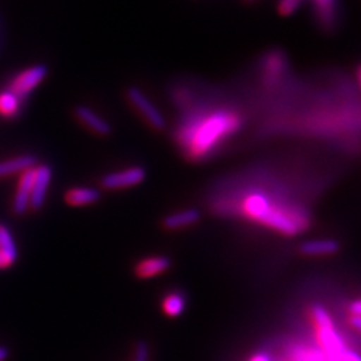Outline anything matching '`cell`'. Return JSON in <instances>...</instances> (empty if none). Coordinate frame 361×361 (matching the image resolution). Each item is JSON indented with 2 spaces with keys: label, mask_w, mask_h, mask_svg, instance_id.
<instances>
[{
  "label": "cell",
  "mask_w": 361,
  "mask_h": 361,
  "mask_svg": "<svg viewBox=\"0 0 361 361\" xmlns=\"http://www.w3.org/2000/svg\"><path fill=\"white\" fill-rule=\"evenodd\" d=\"M238 126L237 118L229 113H216L198 122L183 135L185 142L194 154L207 153L225 135L231 134Z\"/></svg>",
  "instance_id": "cell-1"
},
{
  "label": "cell",
  "mask_w": 361,
  "mask_h": 361,
  "mask_svg": "<svg viewBox=\"0 0 361 361\" xmlns=\"http://www.w3.org/2000/svg\"><path fill=\"white\" fill-rule=\"evenodd\" d=\"M244 207L247 216L257 219L279 232L293 235L300 231V226L295 219L285 214L281 209L274 207L264 195L255 194L247 197Z\"/></svg>",
  "instance_id": "cell-2"
},
{
  "label": "cell",
  "mask_w": 361,
  "mask_h": 361,
  "mask_svg": "<svg viewBox=\"0 0 361 361\" xmlns=\"http://www.w3.org/2000/svg\"><path fill=\"white\" fill-rule=\"evenodd\" d=\"M312 316L317 326V336L323 347L325 360L341 361L347 348L338 334L336 332L335 325L328 312L323 305L316 304L312 308Z\"/></svg>",
  "instance_id": "cell-3"
},
{
  "label": "cell",
  "mask_w": 361,
  "mask_h": 361,
  "mask_svg": "<svg viewBox=\"0 0 361 361\" xmlns=\"http://www.w3.org/2000/svg\"><path fill=\"white\" fill-rule=\"evenodd\" d=\"M130 102L134 104L155 129L162 130L166 128V119L162 113L155 107L154 104L143 94L138 87H130L128 90Z\"/></svg>",
  "instance_id": "cell-4"
},
{
  "label": "cell",
  "mask_w": 361,
  "mask_h": 361,
  "mask_svg": "<svg viewBox=\"0 0 361 361\" xmlns=\"http://www.w3.org/2000/svg\"><path fill=\"white\" fill-rule=\"evenodd\" d=\"M146 178V170L141 166L126 169L106 174L102 178V186L106 189H125L140 185Z\"/></svg>",
  "instance_id": "cell-5"
},
{
  "label": "cell",
  "mask_w": 361,
  "mask_h": 361,
  "mask_svg": "<svg viewBox=\"0 0 361 361\" xmlns=\"http://www.w3.org/2000/svg\"><path fill=\"white\" fill-rule=\"evenodd\" d=\"M47 75V67L43 65L34 66L27 68L15 78L10 86V91L16 97H26L30 91L34 90L39 83Z\"/></svg>",
  "instance_id": "cell-6"
},
{
  "label": "cell",
  "mask_w": 361,
  "mask_h": 361,
  "mask_svg": "<svg viewBox=\"0 0 361 361\" xmlns=\"http://www.w3.org/2000/svg\"><path fill=\"white\" fill-rule=\"evenodd\" d=\"M51 169L47 165H40L38 168L34 169V182L30 197V207L32 210H39L43 207L49 185L51 182Z\"/></svg>",
  "instance_id": "cell-7"
},
{
  "label": "cell",
  "mask_w": 361,
  "mask_h": 361,
  "mask_svg": "<svg viewBox=\"0 0 361 361\" xmlns=\"http://www.w3.org/2000/svg\"><path fill=\"white\" fill-rule=\"evenodd\" d=\"M32 182H34V169H28L26 171H23V174L19 180L15 198H13V213L18 216L25 214L30 209V197H31Z\"/></svg>",
  "instance_id": "cell-8"
},
{
  "label": "cell",
  "mask_w": 361,
  "mask_h": 361,
  "mask_svg": "<svg viewBox=\"0 0 361 361\" xmlns=\"http://www.w3.org/2000/svg\"><path fill=\"white\" fill-rule=\"evenodd\" d=\"M75 116L78 119L92 130L94 133L99 135H109L111 134V125L101 116H98L94 110H91L87 106H77L75 107Z\"/></svg>",
  "instance_id": "cell-9"
},
{
  "label": "cell",
  "mask_w": 361,
  "mask_h": 361,
  "mask_svg": "<svg viewBox=\"0 0 361 361\" xmlns=\"http://www.w3.org/2000/svg\"><path fill=\"white\" fill-rule=\"evenodd\" d=\"M340 249V245L336 240L331 238H323V240H310L304 243L300 246V252L305 256H312V257H317V256H329V255H335L337 250Z\"/></svg>",
  "instance_id": "cell-10"
},
{
  "label": "cell",
  "mask_w": 361,
  "mask_h": 361,
  "mask_svg": "<svg viewBox=\"0 0 361 361\" xmlns=\"http://www.w3.org/2000/svg\"><path fill=\"white\" fill-rule=\"evenodd\" d=\"M66 202L71 207H86L101 200V192L94 188H74L65 195Z\"/></svg>",
  "instance_id": "cell-11"
},
{
  "label": "cell",
  "mask_w": 361,
  "mask_h": 361,
  "mask_svg": "<svg viewBox=\"0 0 361 361\" xmlns=\"http://www.w3.org/2000/svg\"><path fill=\"white\" fill-rule=\"evenodd\" d=\"M201 219V213L198 209L190 207L182 212L169 214L164 219V225L166 229H180L197 224Z\"/></svg>",
  "instance_id": "cell-12"
},
{
  "label": "cell",
  "mask_w": 361,
  "mask_h": 361,
  "mask_svg": "<svg viewBox=\"0 0 361 361\" xmlns=\"http://www.w3.org/2000/svg\"><path fill=\"white\" fill-rule=\"evenodd\" d=\"M171 267V259L165 256H158V257L147 258L143 259L142 262L137 267V274L140 277H154L165 271H168Z\"/></svg>",
  "instance_id": "cell-13"
},
{
  "label": "cell",
  "mask_w": 361,
  "mask_h": 361,
  "mask_svg": "<svg viewBox=\"0 0 361 361\" xmlns=\"http://www.w3.org/2000/svg\"><path fill=\"white\" fill-rule=\"evenodd\" d=\"M37 158L34 155H22L4 162H0V178L13 176L19 171H26L28 169L35 166Z\"/></svg>",
  "instance_id": "cell-14"
},
{
  "label": "cell",
  "mask_w": 361,
  "mask_h": 361,
  "mask_svg": "<svg viewBox=\"0 0 361 361\" xmlns=\"http://www.w3.org/2000/svg\"><path fill=\"white\" fill-rule=\"evenodd\" d=\"M19 110V97L11 91H4L0 94V114L4 116H13Z\"/></svg>",
  "instance_id": "cell-15"
},
{
  "label": "cell",
  "mask_w": 361,
  "mask_h": 361,
  "mask_svg": "<svg viewBox=\"0 0 361 361\" xmlns=\"http://www.w3.org/2000/svg\"><path fill=\"white\" fill-rule=\"evenodd\" d=\"M185 307H186L185 297L182 296L180 293H173L166 297L164 301V310L170 317L180 316L185 310Z\"/></svg>",
  "instance_id": "cell-16"
},
{
  "label": "cell",
  "mask_w": 361,
  "mask_h": 361,
  "mask_svg": "<svg viewBox=\"0 0 361 361\" xmlns=\"http://www.w3.org/2000/svg\"><path fill=\"white\" fill-rule=\"evenodd\" d=\"M0 252H3L7 257L16 261L18 258V249L13 243V235L10 231L0 224Z\"/></svg>",
  "instance_id": "cell-17"
},
{
  "label": "cell",
  "mask_w": 361,
  "mask_h": 361,
  "mask_svg": "<svg viewBox=\"0 0 361 361\" xmlns=\"http://www.w3.org/2000/svg\"><path fill=\"white\" fill-rule=\"evenodd\" d=\"M336 0H316L319 13L323 16L326 22L334 19V13H335Z\"/></svg>",
  "instance_id": "cell-18"
},
{
  "label": "cell",
  "mask_w": 361,
  "mask_h": 361,
  "mask_svg": "<svg viewBox=\"0 0 361 361\" xmlns=\"http://www.w3.org/2000/svg\"><path fill=\"white\" fill-rule=\"evenodd\" d=\"M149 356H150L149 344L146 341H140L135 347L134 361H149Z\"/></svg>",
  "instance_id": "cell-19"
},
{
  "label": "cell",
  "mask_w": 361,
  "mask_h": 361,
  "mask_svg": "<svg viewBox=\"0 0 361 361\" xmlns=\"http://www.w3.org/2000/svg\"><path fill=\"white\" fill-rule=\"evenodd\" d=\"M300 3L301 0H280V13L283 15L295 13Z\"/></svg>",
  "instance_id": "cell-20"
},
{
  "label": "cell",
  "mask_w": 361,
  "mask_h": 361,
  "mask_svg": "<svg viewBox=\"0 0 361 361\" xmlns=\"http://www.w3.org/2000/svg\"><path fill=\"white\" fill-rule=\"evenodd\" d=\"M298 360L296 361H323L320 359V356L317 355V353H302V355H300L298 357H297Z\"/></svg>",
  "instance_id": "cell-21"
},
{
  "label": "cell",
  "mask_w": 361,
  "mask_h": 361,
  "mask_svg": "<svg viewBox=\"0 0 361 361\" xmlns=\"http://www.w3.org/2000/svg\"><path fill=\"white\" fill-rule=\"evenodd\" d=\"M341 361H361L360 356L356 353V352H353V350H349L347 349L345 350V353H344V356H343V359Z\"/></svg>",
  "instance_id": "cell-22"
},
{
  "label": "cell",
  "mask_w": 361,
  "mask_h": 361,
  "mask_svg": "<svg viewBox=\"0 0 361 361\" xmlns=\"http://www.w3.org/2000/svg\"><path fill=\"white\" fill-rule=\"evenodd\" d=\"M15 261H13L11 258L7 257L3 252H0V269L1 268H8L11 267Z\"/></svg>",
  "instance_id": "cell-23"
},
{
  "label": "cell",
  "mask_w": 361,
  "mask_h": 361,
  "mask_svg": "<svg viewBox=\"0 0 361 361\" xmlns=\"http://www.w3.org/2000/svg\"><path fill=\"white\" fill-rule=\"evenodd\" d=\"M349 310H350V313L353 314V316H360L361 314V301L360 300H356V301H353L352 304H350V307H349Z\"/></svg>",
  "instance_id": "cell-24"
},
{
  "label": "cell",
  "mask_w": 361,
  "mask_h": 361,
  "mask_svg": "<svg viewBox=\"0 0 361 361\" xmlns=\"http://www.w3.org/2000/svg\"><path fill=\"white\" fill-rule=\"evenodd\" d=\"M350 324L353 325L355 329L359 331L361 328V316H352L350 317Z\"/></svg>",
  "instance_id": "cell-25"
},
{
  "label": "cell",
  "mask_w": 361,
  "mask_h": 361,
  "mask_svg": "<svg viewBox=\"0 0 361 361\" xmlns=\"http://www.w3.org/2000/svg\"><path fill=\"white\" fill-rule=\"evenodd\" d=\"M10 356V352L8 349L4 348V347H0V361L7 360V357Z\"/></svg>",
  "instance_id": "cell-26"
},
{
  "label": "cell",
  "mask_w": 361,
  "mask_h": 361,
  "mask_svg": "<svg viewBox=\"0 0 361 361\" xmlns=\"http://www.w3.org/2000/svg\"><path fill=\"white\" fill-rule=\"evenodd\" d=\"M252 361H271V357L267 353H259L257 356H255Z\"/></svg>",
  "instance_id": "cell-27"
}]
</instances>
